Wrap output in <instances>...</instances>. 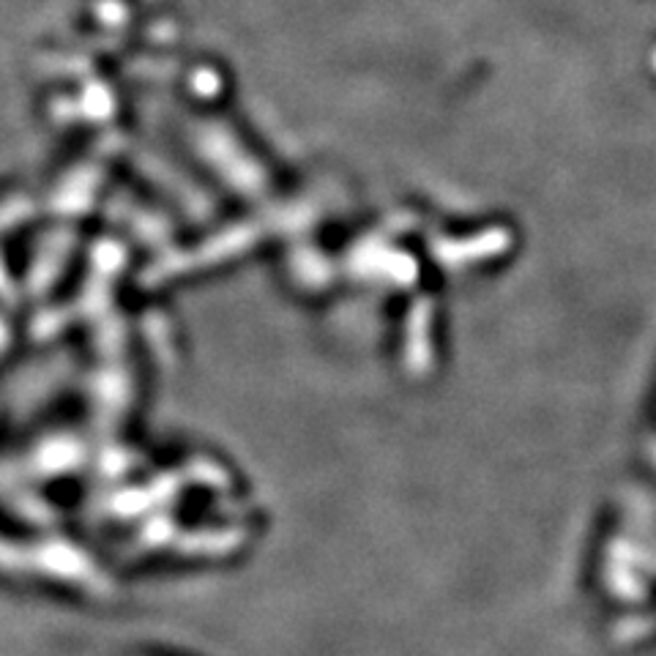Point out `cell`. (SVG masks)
<instances>
[]
</instances>
